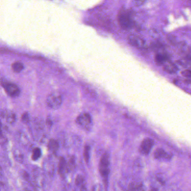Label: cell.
I'll use <instances>...</instances> for the list:
<instances>
[{
	"label": "cell",
	"instance_id": "obj_1",
	"mask_svg": "<svg viewBox=\"0 0 191 191\" xmlns=\"http://www.w3.org/2000/svg\"><path fill=\"white\" fill-rule=\"evenodd\" d=\"M109 155L105 153L100 159L99 163V172L105 182H107L109 173Z\"/></svg>",
	"mask_w": 191,
	"mask_h": 191
},
{
	"label": "cell",
	"instance_id": "obj_2",
	"mask_svg": "<svg viewBox=\"0 0 191 191\" xmlns=\"http://www.w3.org/2000/svg\"><path fill=\"white\" fill-rule=\"evenodd\" d=\"M2 86L5 89L7 95L11 97H18L20 93V90L19 87L14 83L7 82L5 79L1 81Z\"/></svg>",
	"mask_w": 191,
	"mask_h": 191
},
{
	"label": "cell",
	"instance_id": "obj_3",
	"mask_svg": "<svg viewBox=\"0 0 191 191\" xmlns=\"http://www.w3.org/2000/svg\"><path fill=\"white\" fill-rule=\"evenodd\" d=\"M62 102L61 96L57 93H53L48 96L46 103L48 107L52 109H58Z\"/></svg>",
	"mask_w": 191,
	"mask_h": 191
},
{
	"label": "cell",
	"instance_id": "obj_4",
	"mask_svg": "<svg viewBox=\"0 0 191 191\" xmlns=\"http://www.w3.org/2000/svg\"><path fill=\"white\" fill-rule=\"evenodd\" d=\"M76 123L84 129L89 130L92 125V119L89 114L84 113L80 115L76 119Z\"/></svg>",
	"mask_w": 191,
	"mask_h": 191
},
{
	"label": "cell",
	"instance_id": "obj_5",
	"mask_svg": "<svg viewBox=\"0 0 191 191\" xmlns=\"http://www.w3.org/2000/svg\"><path fill=\"white\" fill-rule=\"evenodd\" d=\"M154 144V142L150 138H146L141 144L139 151L143 155H147L150 153Z\"/></svg>",
	"mask_w": 191,
	"mask_h": 191
},
{
	"label": "cell",
	"instance_id": "obj_6",
	"mask_svg": "<svg viewBox=\"0 0 191 191\" xmlns=\"http://www.w3.org/2000/svg\"><path fill=\"white\" fill-rule=\"evenodd\" d=\"M119 21L121 25L124 28H129L132 25V20L130 16L126 13H123L119 16Z\"/></svg>",
	"mask_w": 191,
	"mask_h": 191
},
{
	"label": "cell",
	"instance_id": "obj_7",
	"mask_svg": "<svg viewBox=\"0 0 191 191\" xmlns=\"http://www.w3.org/2000/svg\"><path fill=\"white\" fill-rule=\"evenodd\" d=\"M171 156L163 149L159 148L154 153V158L157 159H170Z\"/></svg>",
	"mask_w": 191,
	"mask_h": 191
},
{
	"label": "cell",
	"instance_id": "obj_8",
	"mask_svg": "<svg viewBox=\"0 0 191 191\" xmlns=\"http://www.w3.org/2000/svg\"><path fill=\"white\" fill-rule=\"evenodd\" d=\"M163 70L168 73L174 74L177 72L178 69L175 64L168 61L164 64Z\"/></svg>",
	"mask_w": 191,
	"mask_h": 191
},
{
	"label": "cell",
	"instance_id": "obj_9",
	"mask_svg": "<svg viewBox=\"0 0 191 191\" xmlns=\"http://www.w3.org/2000/svg\"><path fill=\"white\" fill-rule=\"evenodd\" d=\"M155 61L157 64H164L165 63L169 61V56L164 54H158L155 56Z\"/></svg>",
	"mask_w": 191,
	"mask_h": 191
},
{
	"label": "cell",
	"instance_id": "obj_10",
	"mask_svg": "<svg viewBox=\"0 0 191 191\" xmlns=\"http://www.w3.org/2000/svg\"><path fill=\"white\" fill-rule=\"evenodd\" d=\"M130 43L133 46L138 47V48H142L144 45V41L140 38L135 36H132L129 39Z\"/></svg>",
	"mask_w": 191,
	"mask_h": 191
},
{
	"label": "cell",
	"instance_id": "obj_11",
	"mask_svg": "<svg viewBox=\"0 0 191 191\" xmlns=\"http://www.w3.org/2000/svg\"><path fill=\"white\" fill-rule=\"evenodd\" d=\"M66 167V160H65L64 158L61 157L60 159L59 164H58V172H59V174L61 176L63 174V173H64V171L65 170Z\"/></svg>",
	"mask_w": 191,
	"mask_h": 191
},
{
	"label": "cell",
	"instance_id": "obj_12",
	"mask_svg": "<svg viewBox=\"0 0 191 191\" xmlns=\"http://www.w3.org/2000/svg\"><path fill=\"white\" fill-rule=\"evenodd\" d=\"M11 67H12V69L14 72L20 73L24 69V65L20 62L16 61L12 64Z\"/></svg>",
	"mask_w": 191,
	"mask_h": 191
},
{
	"label": "cell",
	"instance_id": "obj_13",
	"mask_svg": "<svg viewBox=\"0 0 191 191\" xmlns=\"http://www.w3.org/2000/svg\"><path fill=\"white\" fill-rule=\"evenodd\" d=\"M48 148L52 151H56L59 148V144L58 142L54 139H51L48 143Z\"/></svg>",
	"mask_w": 191,
	"mask_h": 191
},
{
	"label": "cell",
	"instance_id": "obj_14",
	"mask_svg": "<svg viewBox=\"0 0 191 191\" xmlns=\"http://www.w3.org/2000/svg\"><path fill=\"white\" fill-rule=\"evenodd\" d=\"M6 120H7V123L10 124H13V123H15V119H16V116L15 114L10 112H6Z\"/></svg>",
	"mask_w": 191,
	"mask_h": 191
},
{
	"label": "cell",
	"instance_id": "obj_15",
	"mask_svg": "<svg viewBox=\"0 0 191 191\" xmlns=\"http://www.w3.org/2000/svg\"><path fill=\"white\" fill-rule=\"evenodd\" d=\"M41 150L39 148H37L34 149L33 151V154H32V159L33 160H38L41 156Z\"/></svg>",
	"mask_w": 191,
	"mask_h": 191
},
{
	"label": "cell",
	"instance_id": "obj_16",
	"mask_svg": "<svg viewBox=\"0 0 191 191\" xmlns=\"http://www.w3.org/2000/svg\"><path fill=\"white\" fill-rule=\"evenodd\" d=\"M90 147L89 145H86L84 148V157L85 162L88 163L89 162V158H90Z\"/></svg>",
	"mask_w": 191,
	"mask_h": 191
},
{
	"label": "cell",
	"instance_id": "obj_17",
	"mask_svg": "<svg viewBox=\"0 0 191 191\" xmlns=\"http://www.w3.org/2000/svg\"><path fill=\"white\" fill-rule=\"evenodd\" d=\"M84 182V178L81 176L79 175L75 180V183L77 185H79L81 184H82Z\"/></svg>",
	"mask_w": 191,
	"mask_h": 191
},
{
	"label": "cell",
	"instance_id": "obj_18",
	"mask_svg": "<svg viewBox=\"0 0 191 191\" xmlns=\"http://www.w3.org/2000/svg\"><path fill=\"white\" fill-rule=\"evenodd\" d=\"M21 121L23 123H27L29 121V115L27 112H25L24 114H23V115H22L21 117Z\"/></svg>",
	"mask_w": 191,
	"mask_h": 191
},
{
	"label": "cell",
	"instance_id": "obj_19",
	"mask_svg": "<svg viewBox=\"0 0 191 191\" xmlns=\"http://www.w3.org/2000/svg\"><path fill=\"white\" fill-rule=\"evenodd\" d=\"M182 75L187 78H190L191 77V71L188 69L185 70L183 72H182Z\"/></svg>",
	"mask_w": 191,
	"mask_h": 191
},
{
	"label": "cell",
	"instance_id": "obj_20",
	"mask_svg": "<svg viewBox=\"0 0 191 191\" xmlns=\"http://www.w3.org/2000/svg\"><path fill=\"white\" fill-rule=\"evenodd\" d=\"M136 191H143V188L142 184H140L137 186Z\"/></svg>",
	"mask_w": 191,
	"mask_h": 191
},
{
	"label": "cell",
	"instance_id": "obj_21",
	"mask_svg": "<svg viewBox=\"0 0 191 191\" xmlns=\"http://www.w3.org/2000/svg\"><path fill=\"white\" fill-rule=\"evenodd\" d=\"M2 136V129H1V123L0 121V137Z\"/></svg>",
	"mask_w": 191,
	"mask_h": 191
},
{
	"label": "cell",
	"instance_id": "obj_22",
	"mask_svg": "<svg viewBox=\"0 0 191 191\" xmlns=\"http://www.w3.org/2000/svg\"><path fill=\"white\" fill-rule=\"evenodd\" d=\"M81 191H87L86 188L84 186H82V188L81 189Z\"/></svg>",
	"mask_w": 191,
	"mask_h": 191
},
{
	"label": "cell",
	"instance_id": "obj_23",
	"mask_svg": "<svg viewBox=\"0 0 191 191\" xmlns=\"http://www.w3.org/2000/svg\"><path fill=\"white\" fill-rule=\"evenodd\" d=\"M47 124H48V125H51L52 124V122H51V121L50 120H47Z\"/></svg>",
	"mask_w": 191,
	"mask_h": 191
},
{
	"label": "cell",
	"instance_id": "obj_24",
	"mask_svg": "<svg viewBox=\"0 0 191 191\" xmlns=\"http://www.w3.org/2000/svg\"><path fill=\"white\" fill-rule=\"evenodd\" d=\"M133 191V189L132 188H131V190H130V191Z\"/></svg>",
	"mask_w": 191,
	"mask_h": 191
}]
</instances>
